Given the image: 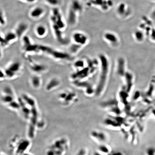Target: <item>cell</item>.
<instances>
[{
  "mask_svg": "<svg viewBox=\"0 0 155 155\" xmlns=\"http://www.w3.org/2000/svg\"><path fill=\"white\" fill-rule=\"evenodd\" d=\"M46 3L51 6H56L59 4V0H43Z\"/></svg>",
  "mask_w": 155,
  "mask_h": 155,
  "instance_id": "obj_31",
  "label": "cell"
},
{
  "mask_svg": "<svg viewBox=\"0 0 155 155\" xmlns=\"http://www.w3.org/2000/svg\"><path fill=\"white\" fill-rule=\"evenodd\" d=\"M145 155H155V146H151L146 148Z\"/></svg>",
  "mask_w": 155,
  "mask_h": 155,
  "instance_id": "obj_30",
  "label": "cell"
},
{
  "mask_svg": "<svg viewBox=\"0 0 155 155\" xmlns=\"http://www.w3.org/2000/svg\"><path fill=\"white\" fill-rule=\"evenodd\" d=\"M22 66L19 61H15L10 63L5 70L7 79L12 80L18 77L21 72Z\"/></svg>",
  "mask_w": 155,
  "mask_h": 155,
  "instance_id": "obj_4",
  "label": "cell"
},
{
  "mask_svg": "<svg viewBox=\"0 0 155 155\" xmlns=\"http://www.w3.org/2000/svg\"><path fill=\"white\" fill-rule=\"evenodd\" d=\"M50 21L56 23L62 30L64 29L65 27V24L63 20L60 10L57 7L54 8L52 10Z\"/></svg>",
  "mask_w": 155,
  "mask_h": 155,
  "instance_id": "obj_7",
  "label": "cell"
},
{
  "mask_svg": "<svg viewBox=\"0 0 155 155\" xmlns=\"http://www.w3.org/2000/svg\"><path fill=\"white\" fill-rule=\"evenodd\" d=\"M30 84L32 87L35 90H38L42 85V79L40 75L36 74L32 76L30 78Z\"/></svg>",
  "mask_w": 155,
  "mask_h": 155,
  "instance_id": "obj_21",
  "label": "cell"
},
{
  "mask_svg": "<svg viewBox=\"0 0 155 155\" xmlns=\"http://www.w3.org/2000/svg\"><path fill=\"white\" fill-rule=\"evenodd\" d=\"M40 54H45L55 60L69 61L73 59V56L69 54L46 45H40Z\"/></svg>",
  "mask_w": 155,
  "mask_h": 155,
  "instance_id": "obj_3",
  "label": "cell"
},
{
  "mask_svg": "<svg viewBox=\"0 0 155 155\" xmlns=\"http://www.w3.org/2000/svg\"><path fill=\"white\" fill-rule=\"evenodd\" d=\"M51 23L55 37L58 43L61 45H67L69 41L63 35L62 29L54 22H51Z\"/></svg>",
  "mask_w": 155,
  "mask_h": 155,
  "instance_id": "obj_9",
  "label": "cell"
},
{
  "mask_svg": "<svg viewBox=\"0 0 155 155\" xmlns=\"http://www.w3.org/2000/svg\"><path fill=\"white\" fill-rule=\"evenodd\" d=\"M47 32L46 27L43 24L37 26L35 29V33L39 37H44L46 36Z\"/></svg>",
  "mask_w": 155,
  "mask_h": 155,
  "instance_id": "obj_25",
  "label": "cell"
},
{
  "mask_svg": "<svg viewBox=\"0 0 155 155\" xmlns=\"http://www.w3.org/2000/svg\"><path fill=\"white\" fill-rule=\"evenodd\" d=\"M125 80V89L127 92L129 93L133 89L134 86V76L133 74L129 71H127L125 74L124 77Z\"/></svg>",
  "mask_w": 155,
  "mask_h": 155,
  "instance_id": "obj_18",
  "label": "cell"
},
{
  "mask_svg": "<svg viewBox=\"0 0 155 155\" xmlns=\"http://www.w3.org/2000/svg\"><path fill=\"white\" fill-rule=\"evenodd\" d=\"M96 151L102 155H111L112 154V149L109 145L104 144L99 145Z\"/></svg>",
  "mask_w": 155,
  "mask_h": 155,
  "instance_id": "obj_22",
  "label": "cell"
},
{
  "mask_svg": "<svg viewBox=\"0 0 155 155\" xmlns=\"http://www.w3.org/2000/svg\"><path fill=\"white\" fill-rule=\"evenodd\" d=\"M70 7L77 11L80 13L82 12L83 10V7L78 0H73L71 3Z\"/></svg>",
  "mask_w": 155,
  "mask_h": 155,
  "instance_id": "obj_26",
  "label": "cell"
},
{
  "mask_svg": "<svg viewBox=\"0 0 155 155\" xmlns=\"http://www.w3.org/2000/svg\"><path fill=\"white\" fill-rule=\"evenodd\" d=\"M17 98L16 97V95H10L2 93L1 96L2 101L7 105L10 104L13 101L16 100Z\"/></svg>",
  "mask_w": 155,
  "mask_h": 155,
  "instance_id": "obj_24",
  "label": "cell"
},
{
  "mask_svg": "<svg viewBox=\"0 0 155 155\" xmlns=\"http://www.w3.org/2000/svg\"><path fill=\"white\" fill-rule=\"evenodd\" d=\"M103 38L107 43L113 47L118 46L119 44V37L113 32L110 31L105 32L103 34Z\"/></svg>",
  "mask_w": 155,
  "mask_h": 155,
  "instance_id": "obj_13",
  "label": "cell"
},
{
  "mask_svg": "<svg viewBox=\"0 0 155 155\" xmlns=\"http://www.w3.org/2000/svg\"><path fill=\"white\" fill-rule=\"evenodd\" d=\"M21 97L30 107L31 120L29 126V135L31 138H32L34 135V129L38 117L36 101L34 98L27 93H23Z\"/></svg>",
  "mask_w": 155,
  "mask_h": 155,
  "instance_id": "obj_2",
  "label": "cell"
},
{
  "mask_svg": "<svg viewBox=\"0 0 155 155\" xmlns=\"http://www.w3.org/2000/svg\"><path fill=\"white\" fill-rule=\"evenodd\" d=\"M152 112L155 118V109H153L152 110Z\"/></svg>",
  "mask_w": 155,
  "mask_h": 155,
  "instance_id": "obj_39",
  "label": "cell"
},
{
  "mask_svg": "<svg viewBox=\"0 0 155 155\" xmlns=\"http://www.w3.org/2000/svg\"><path fill=\"white\" fill-rule=\"evenodd\" d=\"M116 12L119 17L122 18H126L130 15L131 10L126 3H121L116 7Z\"/></svg>",
  "mask_w": 155,
  "mask_h": 155,
  "instance_id": "obj_15",
  "label": "cell"
},
{
  "mask_svg": "<svg viewBox=\"0 0 155 155\" xmlns=\"http://www.w3.org/2000/svg\"><path fill=\"white\" fill-rule=\"evenodd\" d=\"M27 60L30 69L36 74L40 75L45 72L47 70V67L43 64L35 62L29 58Z\"/></svg>",
  "mask_w": 155,
  "mask_h": 155,
  "instance_id": "obj_12",
  "label": "cell"
},
{
  "mask_svg": "<svg viewBox=\"0 0 155 155\" xmlns=\"http://www.w3.org/2000/svg\"><path fill=\"white\" fill-rule=\"evenodd\" d=\"M80 13L74 10L73 8L69 7L68 12V22L71 26L75 25L77 23L78 20V16Z\"/></svg>",
  "mask_w": 155,
  "mask_h": 155,
  "instance_id": "obj_19",
  "label": "cell"
},
{
  "mask_svg": "<svg viewBox=\"0 0 155 155\" xmlns=\"http://www.w3.org/2000/svg\"><path fill=\"white\" fill-rule=\"evenodd\" d=\"M133 37L135 40L138 42H141L144 40V34L140 30H137L135 31L133 33Z\"/></svg>",
  "mask_w": 155,
  "mask_h": 155,
  "instance_id": "obj_28",
  "label": "cell"
},
{
  "mask_svg": "<svg viewBox=\"0 0 155 155\" xmlns=\"http://www.w3.org/2000/svg\"><path fill=\"white\" fill-rule=\"evenodd\" d=\"M5 17L3 13L2 12H1V24L3 26H4L6 24V21Z\"/></svg>",
  "mask_w": 155,
  "mask_h": 155,
  "instance_id": "obj_35",
  "label": "cell"
},
{
  "mask_svg": "<svg viewBox=\"0 0 155 155\" xmlns=\"http://www.w3.org/2000/svg\"><path fill=\"white\" fill-rule=\"evenodd\" d=\"M58 97L63 104L65 105H69L75 102L77 98V95L75 93L68 90L60 92L58 95Z\"/></svg>",
  "mask_w": 155,
  "mask_h": 155,
  "instance_id": "obj_6",
  "label": "cell"
},
{
  "mask_svg": "<svg viewBox=\"0 0 155 155\" xmlns=\"http://www.w3.org/2000/svg\"><path fill=\"white\" fill-rule=\"evenodd\" d=\"M28 28V25L26 23L21 22L18 24L15 31L17 35L18 38H20L24 36L23 35Z\"/></svg>",
  "mask_w": 155,
  "mask_h": 155,
  "instance_id": "obj_20",
  "label": "cell"
},
{
  "mask_svg": "<svg viewBox=\"0 0 155 155\" xmlns=\"http://www.w3.org/2000/svg\"><path fill=\"white\" fill-rule=\"evenodd\" d=\"M17 38V35L15 32H9L4 36H1V46L3 48H5L15 42Z\"/></svg>",
  "mask_w": 155,
  "mask_h": 155,
  "instance_id": "obj_14",
  "label": "cell"
},
{
  "mask_svg": "<svg viewBox=\"0 0 155 155\" xmlns=\"http://www.w3.org/2000/svg\"><path fill=\"white\" fill-rule=\"evenodd\" d=\"M86 63V60L85 61L83 59L78 60L74 63L73 66L76 70H80L87 66L86 65V64L87 63Z\"/></svg>",
  "mask_w": 155,
  "mask_h": 155,
  "instance_id": "obj_27",
  "label": "cell"
},
{
  "mask_svg": "<svg viewBox=\"0 0 155 155\" xmlns=\"http://www.w3.org/2000/svg\"><path fill=\"white\" fill-rule=\"evenodd\" d=\"M44 9L41 7H36L32 9L29 13V16L33 19H37L43 15Z\"/></svg>",
  "mask_w": 155,
  "mask_h": 155,
  "instance_id": "obj_23",
  "label": "cell"
},
{
  "mask_svg": "<svg viewBox=\"0 0 155 155\" xmlns=\"http://www.w3.org/2000/svg\"><path fill=\"white\" fill-rule=\"evenodd\" d=\"M0 78H1V81H3L5 79H7L5 70L2 69V68L1 69V76H0Z\"/></svg>",
  "mask_w": 155,
  "mask_h": 155,
  "instance_id": "obj_34",
  "label": "cell"
},
{
  "mask_svg": "<svg viewBox=\"0 0 155 155\" xmlns=\"http://www.w3.org/2000/svg\"><path fill=\"white\" fill-rule=\"evenodd\" d=\"M154 91V87L152 85H150V87L149 88V90L146 93H145V95L147 97H151L153 95V93Z\"/></svg>",
  "mask_w": 155,
  "mask_h": 155,
  "instance_id": "obj_32",
  "label": "cell"
},
{
  "mask_svg": "<svg viewBox=\"0 0 155 155\" xmlns=\"http://www.w3.org/2000/svg\"><path fill=\"white\" fill-rule=\"evenodd\" d=\"M125 60L123 58L120 57L117 60L116 72L118 75L121 77H124L126 72Z\"/></svg>",
  "mask_w": 155,
  "mask_h": 155,
  "instance_id": "obj_16",
  "label": "cell"
},
{
  "mask_svg": "<svg viewBox=\"0 0 155 155\" xmlns=\"http://www.w3.org/2000/svg\"><path fill=\"white\" fill-rule=\"evenodd\" d=\"M61 82L60 79L57 77L51 78L46 83L45 89L47 92L53 91L60 86Z\"/></svg>",
  "mask_w": 155,
  "mask_h": 155,
  "instance_id": "obj_17",
  "label": "cell"
},
{
  "mask_svg": "<svg viewBox=\"0 0 155 155\" xmlns=\"http://www.w3.org/2000/svg\"><path fill=\"white\" fill-rule=\"evenodd\" d=\"M140 93L139 92H136L135 93L134 96V99L135 100H136L137 99H138L139 97L140 96Z\"/></svg>",
  "mask_w": 155,
  "mask_h": 155,
  "instance_id": "obj_36",
  "label": "cell"
},
{
  "mask_svg": "<svg viewBox=\"0 0 155 155\" xmlns=\"http://www.w3.org/2000/svg\"><path fill=\"white\" fill-rule=\"evenodd\" d=\"M23 1L25 2L28 3H32L35 2L37 0H22Z\"/></svg>",
  "mask_w": 155,
  "mask_h": 155,
  "instance_id": "obj_37",
  "label": "cell"
},
{
  "mask_svg": "<svg viewBox=\"0 0 155 155\" xmlns=\"http://www.w3.org/2000/svg\"><path fill=\"white\" fill-rule=\"evenodd\" d=\"M93 155H102L99 154V153H98L96 151H94V153H93Z\"/></svg>",
  "mask_w": 155,
  "mask_h": 155,
  "instance_id": "obj_38",
  "label": "cell"
},
{
  "mask_svg": "<svg viewBox=\"0 0 155 155\" xmlns=\"http://www.w3.org/2000/svg\"><path fill=\"white\" fill-rule=\"evenodd\" d=\"M98 59L100 71L96 87L95 89V94L97 96H101L105 90L109 76L110 68L109 60L106 55L104 54H101Z\"/></svg>",
  "mask_w": 155,
  "mask_h": 155,
  "instance_id": "obj_1",
  "label": "cell"
},
{
  "mask_svg": "<svg viewBox=\"0 0 155 155\" xmlns=\"http://www.w3.org/2000/svg\"><path fill=\"white\" fill-rule=\"evenodd\" d=\"M90 138L95 143L101 145L106 144L109 140L108 135L104 131L93 130L90 132Z\"/></svg>",
  "mask_w": 155,
  "mask_h": 155,
  "instance_id": "obj_5",
  "label": "cell"
},
{
  "mask_svg": "<svg viewBox=\"0 0 155 155\" xmlns=\"http://www.w3.org/2000/svg\"><path fill=\"white\" fill-rule=\"evenodd\" d=\"M82 48H83L82 46L73 43L70 45V50L71 53L73 54H77Z\"/></svg>",
  "mask_w": 155,
  "mask_h": 155,
  "instance_id": "obj_29",
  "label": "cell"
},
{
  "mask_svg": "<svg viewBox=\"0 0 155 155\" xmlns=\"http://www.w3.org/2000/svg\"><path fill=\"white\" fill-rule=\"evenodd\" d=\"M103 126L106 128L113 131H121V124L113 118H107L103 122Z\"/></svg>",
  "mask_w": 155,
  "mask_h": 155,
  "instance_id": "obj_10",
  "label": "cell"
},
{
  "mask_svg": "<svg viewBox=\"0 0 155 155\" xmlns=\"http://www.w3.org/2000/svg\"><path fill=\"white\" fill-rule=\"evenodd\" d=\"M137 126L134 124L128 133L124 135L125 138L129 142L133 145L138 144L139 141V133Z\"/></svg>",
  "mask_w": 155,
  "mask_h": 155,
  "instance_id": "obj_11",
  "label": "cell"
},
{
  "mask_svg": "<svg viewBox=\"0 0 155 155\" xmlns=\"http://www.w3.org/2000/svg\"><path fill=\"white\" fill-rule=\"evenodd\" d=\"M152 82L153 83H155V76L153 77V80H152Z\"/></svg>",
  "mask_w": 155,
  "mask_h": 155,
  "instance_id": "obj_40",
  "label": "cell"
},
{
  "mask_svg": "<svg viewBox=\"0 0 155 155\" xmlns=\"http://www.w3.org/2000/svg\"><path fill=\"white\" fill-rule=\"evenodd\" d=\"M73 43L80 46H86L89 42V38L87 34L81 31H76L73 33L72 36Z\"/></svg>",
  "mask_w": 155,
  "mask_h": 155,
  "instance_id": "obj_8",
  "label": "cell"
},
{
  "mask_svg": "<svg viewBox=\"0 0 155 155\" xmlns=\"http://www.w3.org/2000/svg\"><path fill=\"white\" fill-rule=\"evenodd\" d=\"M88 150L86 148H83L81 149L76 155H87Z\"/></svg>",
  "mask_w": 155,
  "mask_h": 155,
  "instance_id": "obj_33",
  "label": "cell"
}]
</instances>
